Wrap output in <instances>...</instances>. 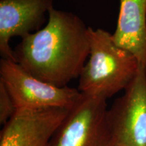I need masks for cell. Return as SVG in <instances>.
Segmentation results:
<instances>
[{
	"mask_svg": "<svg viewBox=\"0 0 146 146\" xmlns=\"http://www.w3.org/2000/svg\"><path fill=\"white\" fill-rule=\"evenodd\" d=\"M88 29L75 14L54 7L46 25L16 45V62L38 79L67 87L79 77L89 58Z\"/></svg>",
	"mask_w": 146,
	"mask_h": 146,
	"instance_id": "obj_1",
	"label": "cell"
},
{
	"mask_svg": "<svg viewBox=\"0 0 146 146\" xmlns=\"http://www.w3.org/2000/svg\"><path fill=\"white\" fill-rule=\"evenodd\" d=\"M90 43L88 61L80 74L81 94L108 100L129 86L140 64L135 56L118 46L112 34L102 29H88Z\"/></svg>",
	"mask_w": 146,
	"mask_h": 146,
	"instance_id": "obj_2",
	"label": "cell"
},
{
	"mask_svg": "<svg viewBox=\"0 0 146 146\" xmlns=\"http://www.w3.org/2000/svg\"><path fill=\"white\" fill-rule=\"evenodd\" d=\"M0 81L17 110L62 108L70 110L81 98L78 89L59 87L38 79L16 62L1 58Z\"/></svg>",
	"mask_w": 146,
	"mask_h": 146,
	"instance_id": "obj_3",
	"label": "cell"
},
{
	"mask_svg": "<svg viewBox=\"0 0 146 146\" xmlns=\"http://www.w3.org/2000/svg\"><path fill=\"white\" fill-rule=\"evenodd\" d=\"M111 146H146V67L115 100L106 114Z\"/></svg>",
	"mask_w": 146,
	"mask_h": 146,
	"instance_id": "obj_4",
	"label": "cell"
},
{
	"mask_svg": "<svg viewBox=\"0 0 146 146\" xmlns=\"http://www.w3.org/2000/svg\"><path fill=\"white\" fill-rule=\"evenodd\" d=\"M106 101L102 97L82 94L55 131L50 146H111Z\"/></svg>",
	"mask_w": 146,
	"mask_h": 146,
	"instance_id": "obj_5",
	"label": "cell"
},
{
	"mask_svg": "<svg viewBox=\"0 0 146 146\" xmlns=\"http://www.w3.org/2000/svg\"><path fill=\"white\" fill-rule=\"evenodd\" d=\"M68 111L62 108L17 110L1 129L0 146H50Z\"/></svg>",
	"mask_w": 146,
	"mask_h": 146,
	"instance_id": "obj_6",
	"label": "cell"
},
{
	"mask_svg": "<svg viewBox=\"0 0 146 146\" xmlns=\"http://www.w3.org/2000/svg\"><path fill=\"white\" fill-rule=\"evenodd\" d=\"M54 0H0V54L16 62L10 40L21 39L42 29Z\"/></svg>",
	"mask_w": 146,
	"mask_h": 146,
	"instance_id": "obj_7",
	"label": "cell"
},
{
	"mask_svg": "<svg viewBox=\"0 0 146 146\" xmlns=\"http://www.w3.org/2000/svg\"><path fill=\"white\" fill-rule=\"evenodd\" d=\"M119 1V14L113 40L146 67V0Z\"/></svg>",
	"mask_w": 146,
	"mask_h": 146,
	"instance_id": "obj_8",
	"label": "cell"
},
{
	"mask_svg": "<svg viewBox=\"0 0 146 146\" xmlns=\"http://www.w3.org/2000/svg\"><path fill=\"white\" fill-rule=\"evenodd\" d=\"M16 111L13 99L3 82L0 81V124L3 126L6 124Z\"/></svg>",
	"mask_w": 146,
	"mask_h": 146,
	"instance_id": "obj_9",
	"label": "cell"
}]
</instances>
